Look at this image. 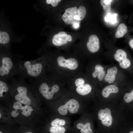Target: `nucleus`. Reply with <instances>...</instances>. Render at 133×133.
Wrapping results in <instances>:
<instances>
[{
	"label": "nucleus",
	"mask_w": 133,
	"mask_h": 133,
	"mask_svg": "<svg viewBox=\"0 0 133 133\" xmlns=\"http://www.w3.org/2000/svg\"><path fill=\"white\" fill-rule=\"evenodd\" d=\"M73 26L75 28H78L79 26V24L77 23H75L73 24Z\"/></svg>",
	"instance_id": "30"
},
{
	"label": "nucleus",
	"mask_w": 133,
	"mask_h": 133,
	"mask_svg": "<svg viewBox=\"0 0 133 133\" xmlns=\"http://www.w3.org/2000/svg\"><path fill=\"white\" fill-rule=\"evenodd\" d=\"M1 61L0 76H7L10 73L13 68V62L11 59L8 57L3 58Z\"/></svg>",
	"instance_id": "8"
},
{
	"label": "nucleus",
	"mask_w": 133,
	"mask_h": 133,
	"mask_svg": "<svg viewBox=\"0 0 133 133\" xmlns=\"http://www.w3.org/2000/svg\"><path fill=\"white\" fill-rule=\"evenodd\" d=\"M0 133H2V132H1V131H0Z\"/></svg>",
	"instance_id": "34"
},
{
	"label": "nucleus",
	"mask_w": 133,
	"mask_h": 133,
	"mask_svg": "<svg viewBox=\"0 0 133 133\" xmlns=\"http://www.w3.org/2000/svg\"><path fill=\"white\" fill-rule=\"evenodd\" d=\"M75 84L76 87V90L79 94L85 96L91 92V87L88 84H85L84 80L83 78H79L76 79L75 81Z\"/></svg>",
	"instance_id": "6"
},
{
	"label": "nucleus",
	"mask_w": 133,
	"mask_h": 133,
	"mask_svg": "<svg viewBox=\"0 0 133 133\" xmlns=\"http://www.w3.org/2000/svg\"><path fill=\"white\" fill-rule=\"evenodd\" d=\"M114 57L116 61L119 62L120 66L123 69H126L131 65L130 60L127 57L126 52L122 49L117 50L115 54Z\"/></svg>",
	"instance_id": "7"
},
{
	"label": "nucleus",
	"mask_w": 133,
	"mask_h": 133,
	"mask_svg": "<svg viewBox=\"0 0 133 133\" xmlns=\"http://www.w3.org/2000/svg\"><path fill=\"white\" fill-rule=\"evenodd\" d=\"M88 41L86 44L88 50L92 53L98 52L100 49V42L98 37L95 34H92L89 36Z\"/></svg>",
	"instance_id": "11"
},
{
	"label": "nucleus",
	"mask_w": 133,
	"mask_h": 133,
	"mask_svg": "<svg viewBox=\"0 0 133 133\" xmlns=\"http://www.w3.org/2000/svg\"><path fill=\"white\" fill-rule=\"evenodd\" d=\"M125 101L127 103H129L133 100V90L130 93H127L124 97Z\"/></svg>",
	"instance_id": "24"
},
{
	"label": "nucleus",
	"mask_w": 133,
	"mask_h": 133,
	"mask_svg": "<svg viewBox=\"0 0 133 133\" xmlns=\"http://www.w3.org/2000/svg\"><path fill=\"white\" fill-rule=\"evenodd\" d=\"M49 131L51 133H64L65 129L61 126H52L50 128Z\"/></svg>",
	"instance_id": "21"
},
{
	"label": "nucleus",
	"mask_w": 133,
	"mask_h": 133,
	"mask_svg": "<svg viewBox=\"0 0 133 133\" xmlns=\"http://www.w3.org/2000/svg\"><path fill=\"white\" fill-rule=\"evenodd\" d=\"M113 0H101L100 3L103 6L104 11L106 13L109 12L111 10V2Z\"/></svg>",
	"instance_id": "19"
},
{
	"label": "nucleus",
	"mask_w": 133,
	"mask_h": 133,
	"mask_svg": "<svg viewBox=\"0 0 133 133\" xmlns=\"http://www.w3.org/2000/svg\"><path fill=\"white\" fill-rule=\"evenodd\" d=\"M67 41L70 42L72 40V38L71 35L68 34L67 38Z\"/></svg>",
	"instance_id": "29"
},
{
	"label": "nucleus",
	"mask_w": 133,
	"mask_h": 133,
	"mask_svg": "<svg viewBox=\"0 0 133 133\" xmlns=\"http://www.w3.org/2000/svg\"><path fill=\"white\" fill-rule=\"evenodd\" d=\"M57 61L59 66L70 70H75L78 67V62L74 58H71L66 59L64 57L60 56L57 58Z\"/></svg>",
	"instance_id": "4"
},
{
	"label": "nucleus",
	"mask_w": 133,
	"mask_h": 133,
	"mask_svg": "<svg viewBox=\"0 0 133 133\" xmlns=\"http://www.w3.org/2000/svg\"><path fill=\"white\" fill-rule=\"evenodd\" d=\"M117 71V68L116 66L108 69L107 71V73L104 78L105 81L110 83H113L115 79Z\"/></svg>",
	"instance_id": "14"
},
{
	"label": "nucleus",
	"mask_w": 133,
	"mask_h": 133,
	"mask_svg": "<svg viewBox=\"0 0 133 133\" xmlns=\"http://www.w3.org/2000/svg\"><path fill=\"white\" fill-rule=\"evenodd\" d=\"M128 30L126 25L123 23H121L118 26L115 34L116 38L122 37L127 32Z\"/></svg>",
	"instance_id": "17"
},
{
	"label": "nucleus",
	"mask_w": 133,
	"mask_h": 133,
	"mask_svg": "<svg viewBox=\"0 0 133 133\" xmlns=\"http://www.w3.org/2000/svg\"><path fill=\"white\" fill-rule=\"evenodd\" d=\"M19 114L17 110H14L12 112L11 115L12 116L16 117Z\"/></svg>",
	"instance_id": "27"
},
{
	"label": "nucleus",
	"mask_w": 133,
	"mask_h": 133,
	"mask_svg": "<svg viewBox=\"0 0 133 133\" xmlns=\"http://www.w3.org/2000/svg\"><path fill=\"white\" fill-rule=\"evenodd\" d=\"M13 108L16 110L20 109L22 111L21 113L26 116H29L31 113L32 109L31 107L29 105H26L23 106L21 103L17 101L15 102L13 105Z\"/></svg>",
	"instance_id": "13"
},
{
	"label": "nucleus",
	"mask_w": 133,
	"mask_h": 133,
	"mask_svg": "<svg viewBox=\"0 0 133 133\" xmlns=\"http://www.w3.org/2000/svg\"><path fill=\"white\" fill-rule=\"evenodd\" d=\"M74 19L76 20H79V17L78 16H76L74 17Z\"/></svg>",
	"instance_id": "31"
},
{
	"label": "nucleus",
	"mask_w": 133,
	"mask_h": 133,
	"mask_svg": "<svg viewBox=\"0 0 133 133\" xmlns=\"http://www.w3.org/2000/svg\"><path fill=\"white\" fill-rule=\"evenodd\" d=\"M129 44L130 47L133 49V39L130 40Z\"/></svg>",
	"instance_id": "28"
},
{
	"label": "nucleus",
	"mask_w": 133,
	"mask_h": 133,
	"mask_svg": "<svg viewBox=\"0 0 133 133\" xmlns=\"http://www.w3.org/2000/svg\"><path fill=\"white\" fill-rule=\"evenodd\" d=\"M8 90V88L6 84L2 80L0 81V97L3 96V93L4 92H6Z\"/></svg>",
	"instance_id": "23"
},
{
	"label": "nucleus",
	"mask_w": 133,
	"mask_h": 133,
	"mask_svg": "<svg viewBox=\"0 0 133 133\" xmlns=\"http://www.w3.org/2000/svg\"><path fill=\"white\" fill-rule=\"evenodd\" d=\"M59 88V85L56 84L50 87L47 83L44 82L40 85L39 90L43 97L47 99L50 100L52 98L54 94L58 91Z\"/></svg>",
	"instance_id": "3"
},
{
	"label": "nucleus",
	"mask_w": 133,
	"mask_h": 133,
	"mask_svg": "<svg viewBox=\"0 0 133 133\" xmlns=\"http://www.w3.org/2000/svg\"><path fill=\"white\" fill-rule=\"evenodd\" d=\"M77 128L81 129V133H93L92 130L91 128L90 124L89 122L84 124L81 123H78L76 125Z\"/></svg>",
	"instance_id": "18"
},
{
	"label": "nucleus",
	"mask_w": 133,
	"mask_h": 133,
	"mask_svg": "<svg viewBox=\"0 0 133 133\" xmlns=\"http://www.w3.org/2000/svg\"><path fill=\"white\" fill-rule=\"evenodd\" d=\"M95 70L92 74V77L95 78L97 77L99 81H102L105 75L103 67L101 65L97 64L95 66Z\"/></svg>",
	"instance_id": "15"
},
{
	"label": "nucleus",
	"mask_w": 133,
	"mask_h": 133,
	"mask_svg": "<svg viewBox=\"0 0 133 133\" xmlns=\"http://www.w3.org/2000/svg\"><path fill=\"white\" fill-rule=\"evenodd\" d=\"M25 133H33L31 132H27Z\"/></svg>",
	"instance_id": "32"
},
{
	"label": "nucleus",
	"mask_w": 133,
	"mask_h": 133,
	"mask_svg": "<svg viewBox=\"0 0 133 133\" xmlns=\"http://www.w3.org/2000/svg\"><path fill=\"white\" fill-rule=\"evenodd\" d=\"M10 40L8 34L6 32L0 31V43L5 44L8 43Z\"/></svg>",
	"instance_id": "20"
},
{
	"label": "nucleus",
	"mask_w": 133,
	"mask_h": 133,
	"mask_svg": "<svg viewBox=\"0 0 133 133\" xmlns=\"http://www.w3.org/2000/svg\"><path fill=\"white\" fill-rule=\"evenodd\" d=\"M99 119L101 120V123L104 126L109 127L111 125L112 117L110 109L108 108L100 110L98 113Z\"/></svg>",
	"instance_id": "9"
},
{
	"label": "nucleus",
	"mask_w": 133,
	"mask_h": 133,
	"mask_svg": "<svg viewBox=\"0 0 133 133\" xmlns=\"http://www.w3.org/2000/svg\"><path fill=\"white\" fill-rule=\"evenodd\" d=\"M79 107L78 102L75 99H71L64 105L60 106L58 109V111L59 113L62 115H66L68 110L71 113L75 114L78 111Z\"/></svg>",
	"instance_id": "2"
},
{
	"label": "nucleus",
	"mask_w": 133,
	"mask_h": 133,
	"mask_svg": "<svg viewBox=\"0 0 133 133\" xmlns=\"http://www.w3.org/2000/svg\"><path fill=\"white\" fill-rule=\"evenodd\" d=\"M22 64L21 68L23 67L24 71L29 76L36 77L39 76L42 71L43 66L39 60L25 61Z\"/></svg>",
	"instance_id": "1"
},
{
	"label": "nucleus",
	"mask_w": 133,
	"mask_h": 133,
	"mask_svg": "<svg viewBox=\"0 0 133 133\" xmlns=\"http://www.w3.org/2000/svg\"><path fill=\"white\" fill-rule=\"evenodd\" d=\"M18 93L15 96V99L17 101L25 104L29 105L31 100L27 95V89L25 87L19 86L17 88Z\"/></svg>",
	"instance_id": "10"
},
{
	"label": "nucleus",
	"mask_w": 133,
	"mask_h": 133,
	"mask_svg": "<svg viewBox=\"0 0 133 133\" xmlns=\"http://www.w3.org/2000/svg\"><path fill=\"white\" fill-rule=\"evenodd\" d=\"M119 91L118 88L113 85H110L106 86L103 89L102 95L104 97H108L112 93H116Z\"/></svg>",
	"instance_id": "16"
},
{
	"label": "nucleus",
	"mask_w": 133,
	"mask_h": 133,
	"mask_svg": "<svg viewBox=\"0 0 133 133\" xmlns=\"http://www.w3.org/2000/svg\"><path fill=\"white\" fill-rule=\"evenodd\" d=\"M68 34L65 32H60L55 35L52 39L53 44L56 46H60L67 43V40Z\"/></svg>",
	"instance_id": "12"
},
{
	"label": "nucleus",
	"mask_w": 133,
	"mask_h": 133,
	"mask_svg": "<svg viewBox=\"0 0 133 133\" xmlns=\"http://www.w3.org/2000/svg\"><path fill=\"white\" fill-rule=\"evenodd\" d=\"M79 9L75 6L66 9L65 12L62 16V18L64 22L66 24H72L75 23L76 20L74 19L75 16H78L79 17Z\"/></svg>",
	"instance_id": "5"
},
{
	"label": "nucleus",
	"mask_w": 133,
	"mask_h": 133,
	"mask_svg": "<svg viewBox=\"0 0 133 133\" xmlns=\"http://www.w3.org/2000/svg\"><path fill=\"white\" fill-rule=\"evenodd\" d=\"M61 1V0H47L46 2L47 4H51L52 6L54 7L57 5L58 2Z\"/></svg>",
	"instance_id": "26"
},
{
	"label": "nucleus",
	"mask_w": 133,
	"mask_h": 133,
	"mask_svg": "<svg viewBox=\"0 0 133 133\" xmlns=\"http://www.w3.org/2000/svg\"><path fill=\"white\" fill-rule=\"evenodd\" d=\"M65 123L66 121L64 120L57 118L51 122V125L52 126H64Z\"/></svg>",
	"instance_id": "22"
},
{
	"label": "nucleus",
	"mask_w": 133,
	"mask_h": 133,
	"mask_svg": "<svg viewBox=\"0 0 133 133\" xmlns=\"http://www.w3.org/2000/svg\"><path fill=\"white\" fill-rule=\"evenodd\" d=\"M79 20H83L84 17L86 13L85 8L82 6H80L79 8Z\"/></svg>",
	"instance_id": "25"
},
{
	"label": "nucleus",
	"mask_w": 133,
	"mask_h": 133,
	"mask_svg": "<svg viewBox=\"0 0 133 133\" xmlns=\"http://www.w3.org/2000/svg\"><path fill=\"white\" fill-rule=\"evenodd\" d=\"M1 117V113H0V118Z\"/></svg>",
	"instance_id": "33"
}]
</instances>
